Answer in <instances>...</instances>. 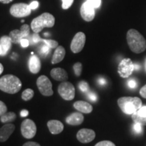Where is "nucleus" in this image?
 Masks as SVG:
<instances>
[{"label":"nucleus","mask_w":146,"mask_h":146,"mask_svg":"<svg viewBox=\"0 0 146 146\" xmlns=\"http://www.w3.org/2000/svg\"><path fill=\"white\" fill-rule=\"evenodd\" d=\"M3 72V65L0 63V75L2 74Z\"/></svg>","instance_id":"nucleus-44"},{"label":"nucleus","mask_w":146,"mask_h":146,"mask_svg":"<svg viewBox=\"0 0 146 146\" xmlns=\"http://www.w3.org/2000/svg\"><path fill=\"white\" fill-rule=\"evenodd\" d=\"M47 127L53 135H58L64 130V125L58 120H51L47 122Z\"/></svg>","instance_id":"nucleus-18"},{"label":"nucleus","mask_w":146,"mask_h":146,"mask_svg":"<svg viewBox=\"0 0 146 146\" xmlns=\"http://www.w3.org/2000/svg\"><path fill=\"white\" fill-rule=\"evenodd\" d=\"M34 91L31 89H27L22 94V99L24 101H29L33 98Z\"/></svg>","instance_id":"nucleus-24"},{"label":"nucleus","mask_w":146,"mask_h":146,"mask_svg":"<svg viewBox=\"0 0 146 146\" xmlns=\"http://www.w3.org/2000/svg\"><path fill=\"white\" fill-rule=\"evenodd\" d=\"M86 36L83 32H78L74 35L70 44V50L74 54L81 52L85 46Z\"/></svg>","instance_id":"nucleus-11"},{"label":"nucleus","mask_w":146,"mask_h":146,"mask_svg":"<svg viewBox=\"0 0 146 146\" xmlns=\"http://www.w3.org/2000/svg\"><path fill=\"white\" fill-rule=\"evenodd\" d=\"M78 89L81 90L82 92L86 93L89 90V85L86 81H81L78 83Z\"/></svg>","instance_id":"nucleus-27"},{"label":"nucleus","mask_w":146,"mask_h":146,"mask_svg":"<svg viewBox=\"0 0 146 146\" xmlns=\"http://www.w3.org/2000/svg\"><path fill=\"white\" fill-rule=\"evenodd\" d=\"M11 15L15 18H23L31 14L30 5L25 3H18L12 5L10 9Z\"/></svg>","instance_id":"nucleus-6"},{"label":"nucleus","mask_w":146,"mask_h":146,"mask_svg":"<svg viewBox=\"0 0 146 146\" xmlns=\"http://www.w3.org/2000/svg\"><path fill=\"white\" fill-rule=\"evenodd\" d=\"M7 110L8 108H7V106L3 102L0 101V116L4 114L5 112H7Z\"/></svg>","instance_id":"nucleus-32"},{"label":"nucleus","mask_w":146,"mask_h":146,"mask_svg":"<svg viewBox=\"0 0 146 146\" xmlns=\"http://www.w3.org/2000/svg\"><path fill=\"white\" fill-rule=\"evenodd\" d=\"M29 33H30V27L25 24L21 27V30L15 29V30L12 31L9 34V36L12 40V43L19 44L21 43L22 39L29 36Z\"/></svg>","instance_id":"nucleus-8"},{"label":"nucleus","mask_w":146,"mask_h":146,"mask_svg":"<svg viewBox=\"0 0 146 146\" xmlns=\"http://www.w3.org/2000/svg\"><path fill=\"white\" fill-rule=\"evenodd\" d=\"M36 85L40 93L44 96H51L54 94L52 83L46 76H40L36 80Z\"/></svg>","instance_id":"nucleus-7"},{"label":"nucleus","mask_w":146,"mask_h":146,"mask_svg":"<svg viewBox=\"0 0 146 146\" xmlns=\"http://www.w3.org/2000/svg\"><path fill=\"white\" fill-rule=\"evenodd\" d=\"M22 82L13 74H6L0 78V90L9 94H15L20 91Z\"/></svg>","instance_id":"nucleus-2"},{"label":"nucleus","mask_w":146,"mask_h":146,"mask_svg":"<svg viewBox=\"0 0 146 146\" xmlns=\"http://www.w3.org/2000/svg\"><path fill=\"white\" fill-rule=\"evenodd\" d=\"M40 42H43L45 44L48 45L50 48H56L58 46V41L52 39H40Z\"/></svg>","instance_id":"nucleus-25"},{"label":"nucleus","mask_w":146,"mask_h":146,"mask_svg":"<svg viewBox=\"0 0 146 146\" xmlns=\"http://www.w3.org/2000/svg\"><path fill=\"white\" fill-rule=\"evenodd\" d=\"M12 1H13V0H0V2L2 3H4V4H6V3H9L12 2Z\"/></svg>","instance_id":"nucleus-43"},{"label":"nucleus","mask_w":146,"mask_h":146,"mask_svg":"<svg viewBox=\"0 0 146 146\" xmlns=\"http://www.w3.org/2000/svg\"><path fill=\"white\" fill-rule=\"evenodd\" d=\"M84 120V116L81 112H73L66 118V123L72 126L81 125Z\"/></svg>","instance_id":"nucleus-16"},{"label":"nucleus","mask_w":146,"mask_h":146,"mask_svg":"<svg viewBox=\"0 0 146 146\" xmlns=\"http://www.w3.org/2000/svg\"><path fill=\"white\" fill-rule=\"evenodd\" d=\"M133 129L136 133H141L142 131V125L139 123H135L133 125Z\"/></svg>","instance_id":"nucleus-33"},{"label":"nucleus","mask_w":146,"mask_h":146,"mask_svg":"<svg viewBox=\"0 0 146 146\" xmlns=\"http://www.w3.org/2000/svg\"><path fill=\"white\" fill-rule=\"evenodd\" d=\"M96 137V133L94 131L88 129H82L78 131L76 138L81 143H88L92 141Z\"/></svg>","instance_id":"nucleus-13"},{"label":"nucleus","mask_w":146,"mask_h":146,"mask_svg":"<svg viewBox=\"0 0 146 146\" xmlns=\"http://www.w3.org/2000/svg\"><path fill=\"white\" fill-rule=\"evenodd\" d=\"M134 123L141 124L142 126H146V106H141L135 112L131 115Z\"/></svg>","instance_id":"nucleus-14"},{"label":"nucleus","mask_w":146,"mask_h":146,"mask_svg":"<svg viewBox=\"0 0 146 146\" xmlns=\"http://www.w3.org/2000/svg\"><path fill=\"white\" fill-rule=\"evenodd\" d=\"M50 47L48 46V45L45 44V43H43V45H42L41 49H40V53L42 56H45L48 54L49 52H50Z\"/></svg>","instance_id":"nucleus-28"},{"label":"nucleus","mask_w":146,"mask_h":146,"mask_svg":"<svg viewBox=\"0 0 146 146\" xmlns=\"http://www.w3.org/2000/svg\"><path fill=\"white\" fill-rule=\"evenodd\" d=\"M128 86L130 87L131 89H134L137 87V82L135 80L131 79L128 81Z\"/></svg>","instance_id":"nucleus-35"},{"label":"nucleus","mask_w":146,"mask_h":146,"mask_svg":"<svg viewBox=\"0 0 146 146\" xmlns=\"http://www.w3.org/2000/svg\"><path fill=\"white\" fill-rule=\"evenodd\" d=\"M98 84H99V85H101V86H104V85H106L107 81L104 78L101 77V78H99L98 79Z\"/></svg>","instance_id":"nucleus-38"},{"label":"nucleus","mask_w":146,"mask_h":146,"mask_svg":"<svg viewBox=\"0 0 146 146\" xmlns=\"http://www.w3.org/2000/svg\"><path fill=\"white\" fill-rule=\"evenodd\" d=\"M50 74L54 80L58 81H66L68 78L66 71L64 69L61 68H53L51 70Z\"/></svg>","instance_id":"nucleus-19"},{"label":"nucleus","mask_w":146,"mask_h":146,"mask_svg":"<svg viewBox=\"0 0 146 146\" xmlns=\"http://www.w3.org/2000/svg\"><path fill=\"white\" fill-rule=\"evenodd\" d=\"M140 95L144 98H146V85L140 89Z\"/></svg>","instance_id":"nucleus-41"},{"label":"nucleus","mask_w":146,"mask_h":146,"mask_svg":"<svg viewBox=\"0 0 146 146\" xmlns=\"http://www.w3.org/2000/svg\"><path fill=\"white\" fill-rule=\"evenodd\" d=\"M118 105L125 114L132 115L142 106V102L137 97H122L118 100Z\"/></svg>","instance_id":"nucleus-3"},{"label":"nucleus","mask_w":146,"mask_h":146,"mask_svg":"<svg viewBox=\"0 0 146 146\" xmlns=\"http://www.w3.org/2000/svg\"><path fill=\"white\" fill-rule=\"evenodd\" d=\"M134 68H135V70H139V69L140 68V66L138 65V64H134Z\"/></svg>","instance_id":"nucleus-45"},{"label":"nucleus","mask_w":146,"mask_h":146,"mask_svg":"<svg viewBox=\"0 0 146 146\" xmlns=\"http://www.w3.org/2000/svg\"><path fill=\"white\" fill-rule=\"evenodd\" d=\"M30 8L31 10H35V9L37 8H38V5H39V2L36 1H32L31 3H30Z\"/></svg>","instance_id":"nucleus-39"},{"label":"nucleus","mask_w":146,"mask_h":146,"mask_svg":"<svg viewBox=\"0 0 146 146\" xmlns=\"http://www.w3.org/2000/svg\"><path fill=\"white\" fill-rule=\"evenodd\" d=\"M23 146H41L39 143L34 141H29L25 143Z\"/></svg>","instance_id":"nucleus-40"},{"label":"nucleus","mask_w":146,"mask_h":146,"mask_svg":"<svg viewBox=\"0 0 146 146\" xmlns=\"http://www.w3.org/2000/svg\"><path fill=\"white\" fill-rule=\"evenodd\" d=\"M29 68L33 74H37L41 68V63L40 59L36 55H32L29 62Z\"/></svg>","instance_id":"nucleus-17"},{"label":"nucleus","mask_w":146,"mask_h":146,"mask_svg":"<svg viewBox=\"0 0 146 146\" xmlns=\"http://www.w3.org/2000/svg\"><path fill=\"white\" fill-rule=\"evenodd\" d=\"M33 41L34 43H39L40 42V39H41V37H40L39 34L36 33H35L33 35Z\"/></svg>","instance_id":"nucleus-36"},{"label":"nucleus","mask_w":146,"mask_h":146,"mask_svg":"<svg viewBox=\"0 0 146 146\" xmlns=\"http://www.w3.org/2000/svg\"><path fill=\"white\" fill-rule=\"evenodd\" d=\"M62 7L64 10H67V9L70 8L71 5H72L74 0H62Z\"/></svg>","instance_id":"nucleus-29"},{"label":"nucleus","mask_w":146,"mask_h":146,"mask_svg":"<svg viewBox=\"0 0 146 146\" xmlns=\"http://www.w3.org/2000/svg\"><path fill=\"white\" fill-rule=\"evenodd\" d=\"M12 40L9 36L4 35L0 38V45L1 47V50H2V54L1 56H5L10 50L11 47H12Z\"/></svg>","instance_id":"nucleus-21"},{"label":"nucleus","mask_w":146,"mask_h":146,"mask_svg":"<svg viewBox=\"0 0 146 146\" xmlns=\"http://www.w3.org/2000/svg\"><path fill=\"white\" fill-rule=\"evenodd\" d=\"M66 54V50L64 47H63L61 45L58 46L56 47V50L53 55V57L52 59V64H58L62 61L64 58L65 57Z\"/></svg>","instance_id":"nucleus-22"},{"label":"nucleus","mask_w":146,"mask_h":146,"mask_svg":"<svg viewBox=\"0 0 146 146\" xmlns=\"http://www.w3.org/2000/svg\"><path fill=\"white\" fill-rule=\"evenodd\" d=\"M54 25V16L50 13L45 12L33 20L31 27L34 33H39L44 28H52Z\"/></svg>","instance_id":"nucleus-4"},{"label":"nucleus","mask_w":146,"mask_h":146,"mask_svg":"<svg viewBox=\"0 0 146 146\" xmlns=\"http://www.w3.org/2000/svg\"><path fill=\"white\" fill-rule=\"evenodd\" d=\"M16 118V115L14 112H5L4 114L1 116L0 120L1 122L3 123H12L15 120Z\"/></svg>","instance_id":"nucleus-23"},{"label":"nucleus","mask_w":146,"mask_h":146,"mask_svg":"<svg viewBox=\"0 0 146 146\" xmlns=\"http://www.w3.org/2000/svg\"><path fill=\"white\" fill-rule=\"evenodd\" d=\"M21 130L24 137L26 139H32L36 135V126L33 120L26 119L22 123Z\"/></svg>","instance_id":"nucleus-9"},{"label":"nucleus","mask_w":146,"mask_h":146,"mask_svg":"<svg viewBox=\"0 0 146 146\" xmlns=\"http://www.w3.org/2000/svg\"><path fill=\"white\" fill-rule=\"evenodd\" d=\"M127 40L131 50L136 54L144 52L146 49V41L143 36L135 29H130L127 32Z\"/></svg>","instance_id":"nucleus-1"},{"label":"nucleus","mask_w":146,"mask_h":146,"mask_svg":"<svg viewBox=\"0 0 146 146\" xmlns=\"http://www.w3.org/2000/svg\"><path fill=\"white\" fill-rule=\"evenodd\" d=\"M87 97H88L89 100L92 102H96L98 100V96L94 92H89L87 94Z\"/></svg>","instance_id":"nucleus-34"},{"label":"nucleus","mask_w":146,"mask_h":146,"mask_svg":"<svg viewBox=\"0 0 146 146\" xmlns=\"http://www.w3.org/2000/svg\"><path fill=\"white\" fill-rule=\"evenodd\" d=\"M82 68H83V66H82V64L81 62H76L73 66V70H74V74L76 76H81Z\"/></svg>","instance_id":"nucleus-26"},{"label":"nucleus","mask_w":146,"mask_h":146,"mask_svg":"<svg viewBox=\"0 0 146 146\" xmlns=\"http://www.w3.org/2000/svg\"><path fill=\"white\" fill-rule=\"evenodd\" d=\"M95 9L96 8L89 4L87 1L83 3L81 7L80 13L84 21L90 22L94 19L95 15H96Z\"/></svg>","instance_id":"nucleus-12"},{"label":"nucleus","mask_w":146,"mask_h":146,"mask_svg":"<svg viewBox=\"0 0 146 146\" xmlns=\"http://www.w3.org/2000/svg\"><path fill=\"white\" fill-rule=\"evenodd\" d=\"M21 45L22 47H27L29 45V41L28 39H27L26 38H24L21 41Z\"/></svg>","instance_id":"nucleus-37"},{"label":"nucleus","mask_w":146,"mask_h":146,"mask_svg":"<svg viewBox=\"0 0 146 146\" xmlns=\"http://www.w3.org/2000/svg\"><path fill=\"white\" fill-rule=\"evenodd\" d=\"M15 129V125L11 123H7L0 128V142H5L8 139Z\"/></svg>","instance_id":"nucleus-15"},{"label":"nucleus","mask_w":146,"mask_h":146,"mask_svg":"<svg viewBox=\"0 0 146 146\" xmlns=\"http://www.w3.org/2000/svg\"><path fill=\"white\" fill-rule=\"evenodd\" d=\"M95 146H116L112 141H102L98 142Z\"/></svg>","instance_id":"nucleus-31"},{"label":"nucleus","mask_w":146,"mask_h":146,"mask_svg":"<svg viewBox=\"0 0 146 146\" xmlns=\"http://www.w3.org/2000/svg\"><path fill=\"white\" fill-rule=\"evenodd\" d=\"M87 1L95 8H99L102 3V0H87Z\"/></svg>","instance_id":"nucleus-30"},{"label":"nucleus","mask_w":146,"mask_h":146,"mask_svg":"<svg viewBox=\"0 0 146 146\" xmlns=\"http://www.w3.org/2000/svg\"><path fill=\"white\" fill-rule=\"evenodd\" d=\"M58 91L61 98L66 101L72 100L75 97V88L70 82L64 81L60 83Z\"/></svg>","instance_id":"nucleus-5"},{"label":"nucleus","mask_w":146,"mask_h":146,"mask_svg":"<svg viewBox=\"0 0 146 146\" xmlns=\"http://www.w3.org/2000/svg\"><path fill=\"white\" fill-rule=\"evenodd\" d=\"M73 107L78 112L85 113V114H89L93 111V106L88 102L84 101H77L74 102Z\"/></svg>","instance_id":"nucleus-20"},{"label":"nucleus","mask_w":146,"mask_h":146,"mask_svg":"<svg viewBox=\"0 0 146 146\" xmlns=\"http://www.w3.org/2000/svg\"><path fill=\"white\" fill-rule=\"evenodd\" d=\"M20 114H21V117H26V116H27L29 115V112L28 110H23Z\"/></svg>","instance_id":"nucleus-42"},{"label":"nucleus","mask_w":146,"mask_h":146,"mask_svg":"<svg viewBox=\"0 0 146 146\" xmlns=\"http://www.w3.org/2000/svg\"><path fill=\"white\" fill-rule=\"evenodd\" d=\"M134 70V64L130 58L123 59L118 67V72L122 78L129 77Z\"/></svg>","instance_id":"nucleus-10"},{"label":"nucleus","mask_w":146,"mask_h":146,"mask_svg":"<svg viewBox=\"0 0 146 146\" xmlns=\"http://www.w3.org/2000/svg\"><path fill=\"white\" fill-rule=\"evenodd\" d=\"M1 54H2V50H1V47L0 45V56H1Z\"/></svg>","instance_id":"nucleus-46"}]
</instances>
